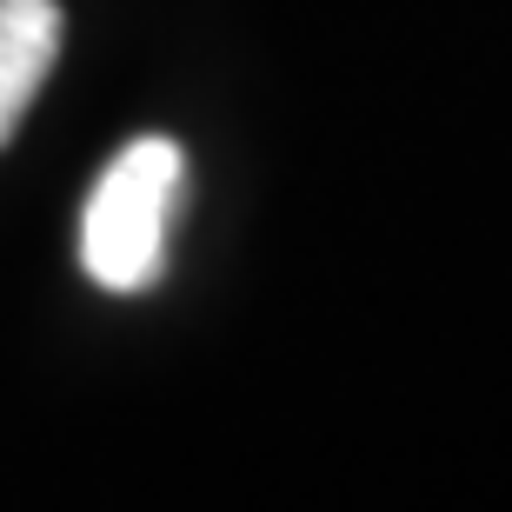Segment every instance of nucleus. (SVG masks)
I'll return each mask as SVG.
<instances>
[{
	"mask_svg": "<svg viewBox=\"0 0 512 512\" xmlns=\"http://www.w3.org/2000/svg\"><path fill=\"white\" fill-rule=\"evenodd\" d=\"M180 187H187V160L160 133L127 140L107 160V173L87 193V213H80V266L107 293H140L160 280Z\"/></svg>",
	"mask_w": 512,
	"mask_h": 512,
	"instance_id": "nucleus-1",
	"label": "nucleus"
},
{
	"mask_svg": "<svg viewBox=\"0 0 512 512\" xmlns=\"http://www.w3.org/2000/svg\"><path fill=\"white\" fill-rule=\"evenodd\" d=\"M54 54H60V7L54 0H0V147L27 120Z\"/></svg>",
	"mask_w": 512,
	"mask_h": 512,
	"instance_id": "nucleus-2",
	"label": "nucleus"
}]
</instances>
